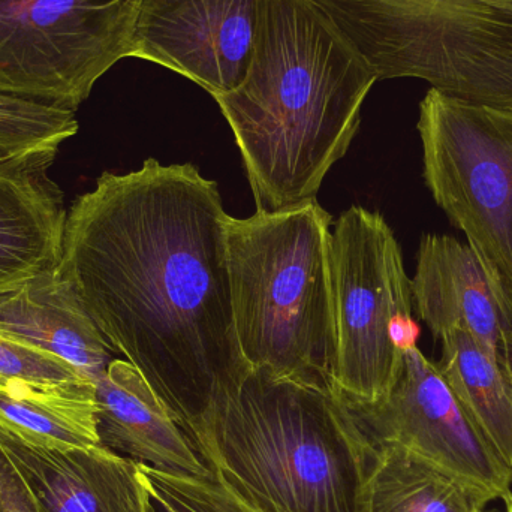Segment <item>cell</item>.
Wrapping results in <instances>:
<instances>
[{
    "instance_id": "cell-1",
    "label": "cell",
    "mask_w": 512,
    "mask_h": 512,
    "mask_svg": "<svg viewBox=\"0 0 512 512\" xmlns=\"http://www.w3.org/2000/svg\"><path fill=\"white\" fill-rule=\"evenodd\" d=\"M228 218L218 183L156 159L102 174L66 216L57 271L185 432L252 369L234 324Z\"/></svg>"
},
{
    "instance_id": "cell-2",
    "label": "cell",
    "mask_w": 512,
    "mask_h": 512,
    "mask_svg": "<svg viewBox=\"0 0 512 512\" xmlns=\"http://www.w3.org/2000/svg\"><path fill=\"white\" fill-rule=\"evenodd\" d=\"M378 77L310 0H261L245 80L216 96L242 153L256 212L316 200L348 152Z\"/></svg>"
},
{
    "instance_id": "cell-3",
    "label": "cell",
    "mask_w": 512,
    "mask_h": 512,
    "mask_svg": "<svg viewBox=\"0 0 512 512\" xmlns=\"http://www.w3.org/2000/svg\"><path fill=\"white\" fill-rule=\"evenodd\" d=\"M186 433L259 512H361L376 447L328 385L252 367Z\"/></svg>"
},
{
    "instance_id": "cell-4",
    "label": "cell",
    "mask_w": 512,
    "mask_h": 512,
    "mask_svg": "<svg viewBox=\"0 0 512 512\" xmlns=\"http://www.w3.org/2000/svg\"><path fill=\"white\" fill-rule=\"evenodd\" d=\"M331 216L316 200L228 218L237 340L246 363L333 388Z\"/></svg>"
},
{
    "instance_id": "cell-5",
    "label": "cell",
    "mask_w": 512,
    "mask_h": 512,
    "mask_svg": "<svg viewBox=\"0 0 512 512\" xmlns=\"http://www.w3.org/2000/svg\"><path fill=\"white\" fill-rule=\"evenodd\" d=\"M378 81L512 113V0H310Z\"/></svg>"
},
{
    "instance_id": "cell-6",
    "label": "cell",
    "mask_w": 512,
    "mask_h": 512,
    "mask_svg": "<svg viewBox=\"0 0 512 512\" xmlns=\"http://www.w3.org/2000/svg\"><path fill=\"white\" fill-rule=\"evenodd\" d=\"M331 285L334 390L348 403L378 402L421 334L402 249L381 213L363 207L342 213L331 231Z\"/></svg>"
},
{
    "instance_id": "cell-7",
    "label": "cell",
    "mask_w": 512,
    "mask_h": 512,
    "mask_svg": "<svg viewBox=\"0 0 512 512\" xmlns=\"http://www.w3.org/2000/svg\"><path fill=\"white\" fill-rule=\"evenodd\" d=\"M143 0H0V93L77 111L131 57Z\"/></svg>"
},
{
    "instance_id": "cell-8",
    "label": "cell",
    "mask_w": 512,
    "mask_h": 512,
    "mask_svg": "<svg viewBox=\"0 0 512 512\" xmlns=\"http://www.w3.org/2000/svg\"><path fill=\"white\" fill-rule=\"evenodd\" d=\"M417 129L433 201L512 289V113L430 89Z\"/></svg>"
},
{
    "instance_id": "cell-9",
    "label": "cell",
    "mask_w": 512,
    "mask_h": 512,
    "mask_svg": "<svg viewBox=\"0 0 512 512\" xmlns=\"http://www.w3.org/2000/svg\"><path fill=\"white\" fill-rule=\"evenodd\" d=\"M348 405L375 447L402 445L496 499L504 501L512 493V469L454 396L438 363L418 346L403 355L387 396L369 405Z\"/></svg>"
},
{
    "instance_id": "cell-10",
    "label": "cell",
    "mask_w": 512,
    "mask_h": 512,
    "mask_svg": "<svg viewBox=\"0 0 512 512\" xmlns=\"http://www.w3.org/2000/svg\"><path fill=\"white\" fill-rule=\"evenodd\" d=\"M261 0H143L131 57L158 63L213 98L248 74Z\"/></svg>"
},
{
    "instance_id": "cell-11",
    "label": "cell",
    "mask_w": 512,
    "mask_h": 512,
    "mask_svg": "<svg viewBox=\"0 0 512 512\" xmlns=\"http://www.w3.org/2000/svg\"><path fill=\"white\" fill-rule=\"evenodd\" d=\"M411 289L418 316L435 339L463 328L504 366L502 349L512 333V289L474 243L450 234H424Z\"/></svg>"
},
{
    "instance_id": "cell-12",
    "label": "cell",
    "mask_w": 512,
    "mask_h": 512,
    "mask_svg": "<svg viewBox=\"0 0 512 512\" xmlns=\"http://www.w3.org/2000/svg\"><path fill=\"white\" fill-rule=\"evenodd\" d=\"M0 451L23 481L36 512H155L140 463L102 445L45 450L0 430Z\"/></svg>"
},
{
    "instance_id": "cell-13",
    "label": "cell",
    "mask_w": 512,
    "mask_h": 512,
    "mask_svg": "<svg viewBox=\"0 0 512 512\" xmlns=\"http://www.w3.org/2000/svg\"><path fill=\"white\" fill-rule=\"evenodd\" d=\"M95 387L102 447L170 474L212 475L173 412L131 363L111 361Z\"/></svg>"
},
{
    "instance_id": "cell-14",
    "label": "cell",
    "mask_w": 512,
    "mask_h": 512,
    "mask_svg": "<svg viewBox=\"0 0 512 512\" xmlns=\"http://www.w3.org/2000/svg\"><path fill=\"white\" fill-rule=\"evenodd\" d=\"M50 167L0 159V295L59 265L68 210Z\"/></svg>"
},
{
    "instance_id": "cell-15",
    "label": "cell",
    "mask_w": 512,
    "mask_h": 512,
    "mask_svg": "<svg viewBox=\"0 0 512 512\" xmlns=\"http://www.w3.org/2000/svg\"><path fill=\"white\" fill-rule=\"evenodd\" d=\"M0 334L62 358L92 382L114 360L98 325L57 267L0 295Z\"/></svg>"
},
{
    "instance_id": "cell-16",
    "label": "cell",
    "mask_w": 512,
    "mask_h": 512,
    "mask_svg": "<svg viewBox=\"0 0 512 512\" xmlns=\"http://www.w3.org/2000/svg\"><path fill=\"white\" fill-rule=\"evenodd\" d=\"M483 487L397 444L376 445L361 492V512H486Z\"/></svg>"
},
{
    "instance_id": "cell-17",
    "label": "cell",
    "mask_w": 512,
    "mask_h": 512,
    "mask_svg": "<svg viewBox=\"0 0 512 512\" xmlns=\"http://www.w3.org/2000/svg\"><path fill=\"white\" fill-rule=\"evenodd\" d=\"M93 382L0 387V430L45 450H86L99 444Z\"/></svg>"
},
{
    "instance_id": "cell-18",
    "label": "cell",
    "mask_w": 512,
    "mask_h": 512,
    "mask_svg": "<svg viewBox=\"0 0 512 512\" xmlns=\"http://www.w3.org/2000/svg\"><path fill=\"white\" fill-rule=\"evenodd\" d=\"M438 366L453 391L496 453L512 469V378L460 327L442 334Z\"/></svg>"
},
{
    "instance_id": "cell-19",
    "label": "cell",
    "mask_w": 512,
    "mask_h": 512,
    "mask_svg": "<svg viewBox=\"0 0 512 512\" xmlns=\"http://www.w3.org/2000/svg\"><path fill=\"white\" fill-rule=\"evenodd\" d=\"M77 132L74 111L0 93V159L53 164L63 143Z\"/></svg>"
},
{
    "instance_id": "cell-20",
    "label": "cell",
    "mask_w": 512,
    "mask_h": 512,
    "mask_svg": "<svg viewBox=\"0 0 512 512\" xmlns=\"http://www.w3.org/2000/svg\"><path fill=\"white\" fill-rule=\"evenodd\" d=\"M156 504L165 512H259L213 477L170 474L140 463Z\"/></svg>"
},
{
    "instance_id": "cell-21",
    "label": "cell",
    "mask_w": 512,
    "mask_h": 512,
    "mask_svg": "<svg viewBox=\"0 0 512 512\" xmlns=\"http://www.w3.org/2000/svg\"><path fill=\"white\" fill-rule=\"evenodd\" d=\"M84 381L89 379L62 358L0 334V387H59Z\"/></svg>"
},
{
    "instance_id": "cell-22",
    "label": "cell",
    "mask_w": 512,
    "mask_h": 512,
    "mask_svg": "<svg viewBox=\"0 0 512 512\" xmlns=\"http://www.w3.org/2000/svg\"><path fill=\"white\" fill-rule=\"evenodd\" d=\"M0 512H36L23 481L0 451Z\"/></svg>"
},
{
    "instance_id": "cell-23",
    "label": "cell",
    "mask_w": 512,
    "mask_h": 512,
    "mask_svg": "<svg viewBox=\"0 0 512 512\" xmlns=\"http://www.w3.org/2000/svg\"><path fill=\"white\" fill-rule=\"evenodd\" d=\"M502 358H504V367L512 378V334L508 336L504 349H502Z\"/></svg>"
},
{
    "instance_id": "cell-24",
    "label": "cell",
    "mask_w": 512,
    "mask_h": 512,
    "mask_svg": "<svg viewBox=\"0 0 512 512\" xmlns=\"http://www.w3.org/2000/svg\"><path fill=\"white\" fill-rule=\"evenodd\" d=\"M504 502L505 508H507L505 512H512V493H510V495H508L507 498L504 499Z\"/></svg>"
},
{
    "instance_id": "cell-25",
    "label": "cell",
    "mask_w": 512,
    "mask_h": 512,
    "mask_svg": "<svg viewBox=\"0 0 512 512\" xmlns=\"http://www.w3.org/2000/svg\"><path fill=\"white\" fill-rule=\"evenodd\" d=\"M486 512H505V511L498 510V508H493V510H487Z\"/></svg>"
}]
</instances>
